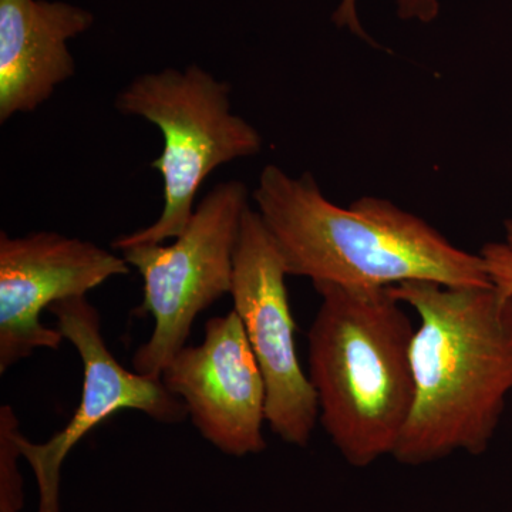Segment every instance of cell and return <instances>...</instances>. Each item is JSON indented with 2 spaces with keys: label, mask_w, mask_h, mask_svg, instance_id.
I'll list each match as a JSON object with an SVG mask.
<instances>
[{
  "label": "cell",
  "mask_w": 512,
  "mask_h": 512,
  "mask_svg": "<svg viewBox=\"0 0 512 512\" xmlns=\"http://www.w3.org/2000/svg\"><path fill=\"white\" fill-rule=\"evenodd\" d=\"M390 291L419 316L412 412L393 460L420 467L457 453L483 456L512 394V298L493 285L429 281Z\"/></svg>",
  "instance_id": "obj_1"
},
{
  "label": "cell",
  "mask_w": 512,
  "mask_h": 512,
  "mask_svg": "<svg viewBox=\"0 0 512 512\" xmlns=\"http://www.w3.org/2000/svg\"><path fill=\"white\" fill-rule=\"evenodd\" d=\"M288 276L315 285L377 289L403 282L490 286L481 256L457 247L419 215L363 197L340 207L311 174L266 165L252 192Z\"/></svg>",
  "instance_id": "obj_2"
},
{
  "label": "cell",
  "mask_w": 512,
  "mask_h": 512,
  "mask_svg": "<svg viewBox=\"0 0 512 512\" xmlns=\"http://www.w3.org/2000/svg\"><path fill=\"white\" fill-rule=\"evenodd\" d=\"M313 288L308 376L319 423L349 466L367 468L393 456L412 412L416 328L390 288Z\"/></svg>",
  "instance_id": "obj_3"
},
{
  "label": "cell",
  "mask_w": 512,
  "mask_h": 512,
  "mask_svg": "<svg viewBox=\"0 0 512 512\" xmlns=\"http://www.w3.org/2000/svg\"><path fill=\"white\" fill-rule=\"evenodd\" d=\"M231 86L197 64L141 74L124 87L114 106L160 128L163 153L151 163L163 178L160 217L146 228L114 239L116 251L163 244L187 228L202 184L218 167L255 156L262 136L231 109Z\"/></svg>",
  "instance_id": "obj_4"
},
{
  "label": "cell",
  "mask_w": 512,
  "mask_h": 512,
  "mask_svg": "<svg viewBox=\"0 0 512 512\" xmlns=\"http://www.w3.org/2000/svg\"><path fill=\"white\" fill-rule=\"evenodd\" d=\"M248 208L247 185L224 181L198 202L174 244L119 251L143 278L138 312L154 319L150 339L133 356L138 375L160 379L165 366L187 346L197 316L231 293L234 256Z\"/></svg>",
  "instance_id": "obj_5"
},
{
  "label": "cell",
  "mask_w": 512,
  "mask_h": 512,
  "mask_svg": "<svg viewBox=\"0 0 512 512\" xmlns=\"http://www.w3.org/2000/svg\"><path fill=\"white\" fill-rule=\"evenodd\" d=\"M284 261L258 211L245 212L231 293L266 384V423L286 444L306 447L319 423L318 397L296 350Z\"/></svg>",
  "instance_id": "obj_6"
},
{
  "label": "cell",
  "mask_w": 512,
  "mask_h": 512,
  "mask_svg": "<svg viewBox=\"0 0 512 512\" xmlns=\"http://www.w3.org/2000/svg\"><path fill=\"white\" fill-rule=\"evenodd\" d=\"M57 329L79 352L83 363V387L79 406L62 430L45 443L30 441L19 430L16 440L37 484V512H60V483L64 461L101 423L123 410H137L158 423H181L187 407L161 379L130 372L107 348L101 332L100 313L86 296L53 303Z\"/></svg>",
  "instance_id": "obj_7"
},
{
  "label": "cell",
  "mask_w": 512,
  "mask_h": 512,
  "mask_svg": "<svg viewBox=\"0 0 512 512\" xmlns=\"http://www.w3.org/2000/svg\"><path fill=\"white\" fill-rule=\"evenodd\" d=\"M128 272L123 256L94 242L53 231L0 232V373L37 349L60 348L62 333L40 320L53 303L86 296Z\"/></svg>",
  "instance_id": "obj_8"
},
{
  "label": "cell",
  "mask_w": 512,
  "mask_h": 512,
  "mask_svg": "<svg viewBox=\"0 0 512 512\" xmlns=\"http://www.w3.org/2000/svg\"><path fill=\"white\" fill-rule=\"evenodd\" d=\"M160 379L221 453L241 458L265 450V379L237 313L208 320L204 342L184 346Z\"/></svg>",
  "instance_id": "obj_9"
},
{
  "label": "cell",
  "mask_w": 512,
  "mask_h": 512,
  "mask_svg": "<svg viewBox=\"0 0 512 512\" xmlns=\"http://www.w3.org/2000/svg\"><path fill=\"white\" fill-rule=\"evenodd\" d=\"M93 23L90 10L62 0H0V123L35 113L72 79L67 43Z\"/></svg>",
  "instance_id": "obj_10"
},
{
  "label": "cell",
  "mask_w": 512,
  "mask_h": 512,
  "mask_svg": "<svg viewBox=\"0 0 512 512\" xmlns=\"http://www.w3.org/2000/svg\"><path fill=\"white\" fill-rule=\"evenodd\" d=\"M19 420L13 410L0 413V512H22L25 505L23 476L19 458L22 457L16 436Z\"/></svg>",
  "instance_id": "obj_11"
},
{
  "label": "cell",
  "mask_w": 512,
  "mask_h": 512,
  "mask_svg": "<svg viewBox=\"0 0 512 512\" xmlns=\"http://www.w3.org/2000/svg\"><path fill=\"white\" fill-rule=\"evenodd\" d=\"M490 284L505 298H512V218L505 220L503 234L478 251Z\"/></svg>",
  "instance_id": "obj_12"
},
{
  "label": "cell",
  "mask_w": 512,
  "mask_h": 512,
  "mask_svg": "<svg viewBox=\"0 0 512 512\" xmlns=\"http://www.w3.org/2000/svg\"><path fill=\"white\" fill-rule=\"evenodd\" d=\"M399 16L402 19H416L421 23H430L439 16V0H397ZM333 22L339 28H349L350 32L362 37L367 42H373L362 28L356 12V0H342L339 8L333 13Z\"/></svg>",
  "instance_id": "obj_13"
}]
</instances>
